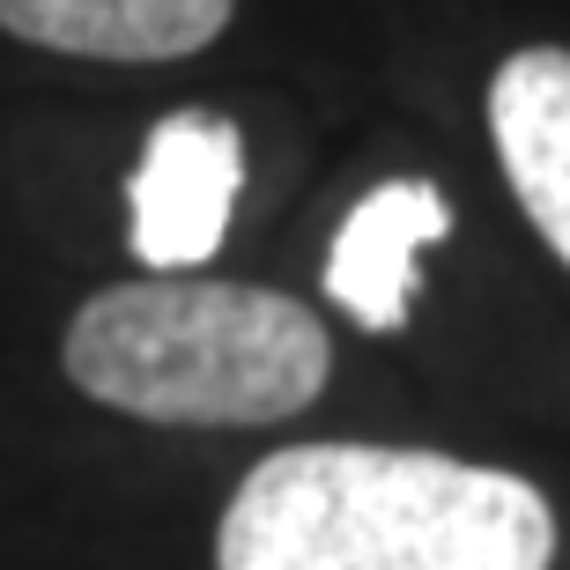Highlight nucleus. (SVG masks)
Instances as JSON below:
<instances>
[{
  "instance_id": "f257e3e1",
  "label": "nucleus",
  "mask_w": 570,
  "mask_h": 570,
  "mask_svg": "<svg viewBox=\"0 0 570 570\" xmlns=\"http://www.w3.org/2000/svg\"><path fill=\"white\" fill-rule=\"evenodd\" d=\"M556 511L511 474L423 444H282L237 482L215 570H549Z\"/></svg>"
},
{
  "instance_id": "f03ea898",
  "label": "nucleus",
  "mask_w": 570,
  "mask_h": 570,
  "mask_svg": "<svg viewBox=\"0 0 570 570\" xmlns=\"http://www.w3.org/2000/svg\"><path fill=\"white\" fill-rule=\"evenodd\" d=\"M67 379L134 423L253 430L326 393L334 341L312 304L253 282L148 275L97 289L67 318Z\"/></svg>"
},
{
  "instance_id": "7ed1b4c3",
  "label": "nucleus",
  "mask_w": 570,
  "mask_h": 570,
  "mask_svg": "<svg viewBox=\"0 0 570 570\" xmlns=\"http://www.w3.org/2000/svg\"><path fill=\"white\" fill-rule=\"evenodd\" d=\"M245 193V134L223 111H170L141 141V164L127 178L134 259L148 275H193L223 253Z\"/></svg>"
},
{
  "instance_id": "20e7f679",
  "label": "nucleus",
  "mask_w": 570,
  "mask_h": 570,
  "mask_svg": "<svg viewBox=\"0 0 570 570\" xmlns=\"http://www.w3.org/2000/svg\"><path fill=\"white\" fill-rule=\"evenodd\" d=\"M452 200L430 178H385L341 215V237L326 253V296L363 334H401L415 318V259L444 245Z\"/></svg>"
},
{
  "instance_id": "39448f33",
  "label": "nucleus",
  "mask_w": 570,
  "mask_h": 570,
  "mask_svg": "<svg viewBox=\"0 0 570 570\" xmlns=\"http://www.w3.org/2000/svg\"><path fill=\"white\" fill-rule=\"evenodd\" d=\"M489 141L527 223L570 267V52L527 45L489 75Z\"/></svg>"
},
{
  "instance_id": "423d86ee",
  "label": "nucleus",
  "mask_w": 570,
  "mask_h": 570,
  "mask_svg": "<svg viewBox=\"0 0 570 570\" xmlns=\"http://www.w3.org/2000/svg\"><path fill=\"white\" fill-rule=\"evenodd\" d=\"M237 0H0V30L67 60H193L230 30Z\"/></svg>"
}]
</instances>
